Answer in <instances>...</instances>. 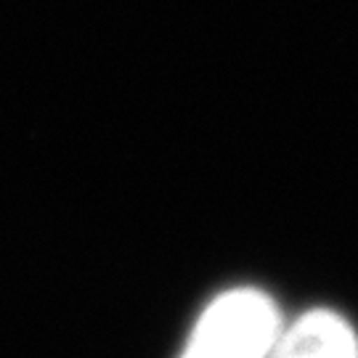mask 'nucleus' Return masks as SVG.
<instances>
[{
	"instance_id": "nucleus-1",
	"label": "nucleus",
	"mask_w": 358,
	"mask_h": 358,
	"mask_svg": "<svg viewBox=\"0 0 358 358\" xmlns=\"http://www.w3.org/2000/svg\"><path fill=\"white\" fill-rule=\"evenodd\" d=\"M282 329V310L268 292L236 287L202 310L178 358H266Z\"/></svg>"
},
{
	"instance_id": "nucleus-2",
	"label": "nucleus",
	"mask_w": 358,
	"mask_h": 358,
	"mask_svg": "<svg viewBox=\"0 0 358 358\" xmlns=\"http://www.w3.org/2000/svg\"><path fill=\"white\" fill-rule=\"evenodd\" d=\"M266 358H358V334L340 313L316 308L284 327Z\"/></svg>"
}]
</instances>
